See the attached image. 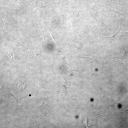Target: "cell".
<instances>
[{"instance_id": "2", "label": "cell", "mask_w": 128, "mask_h": 128, "mask_svg": "<svg viewBox=\"0 0 128 128\" xmlns=\"http://www.w3.org/2000/svg\"><path fill=\"white\" fill-rule=\"evenodd\" d=\"M86 58L88 60H89V61L95 63L98 62V60H97L96 59H93L89 58Z\"/></svg>"}, {"instance_id": "4", "label": "cell", "mask_w": 128, "mask_h": 128, "mask_svg": "<svg viewBox=\"0 0 128 128\" xmlns=\"http://www.w3.org/2000/svg\"><path fill=\"white\" fill-rule=\"evenodd\" d=\"M73 13L74 15L77 16L78 15V11H76V10H73Z\"/></svg>"}, {"instance_id": "1", "label": "cell", "mask_w": 128, "mask_h": 128, "mask_svg": "<svg viewBox=\"0 0 128 128\" xmlns=\"http://www.w3.org/2000/svg\"><path fill=\"white\" fill-rule=\"evenodd\" d=\"M122 21L120 23V27L118 31L113 36L109 37H104L110 40H114L123 37L125 35L128 34V32L124 30L122 28L121 26Z\"/></svg>"}, {"instance_id": "3", "label": "cell", "mask_w": 128, "mask_h": 128, "mask_svg": "<svg viewBox=\"0 0 128 128\" xmlns=\"http://www.w3.org/2000/svg\"><path fill=\"white\" fill-rule=\"evenodd\" d=\"M23 0H19L18 1V4L17 6V8H18V9L21 5L22 2L23 1Z\"/></svg>"}]
</instances>
